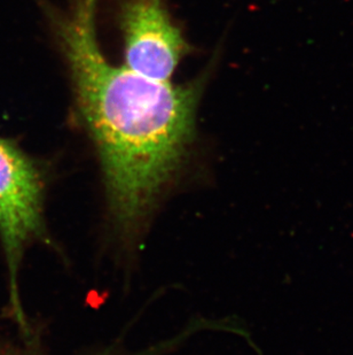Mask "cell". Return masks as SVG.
<instances>
[{
  "label": "cell",
  "mask_w": 353,
  "mask_h": 355,
  "mask_svg": "<svg viewBox=\"0 0 353 355\" xmlns=\"http://www.w3.org/2000/svg\"><path fill=\"white\" fill-rule=\"evenodd\" d=\"M44 184L37 164L19 146L0 138V241L10 276L12 315L29 332L19 292V270L33 241H46L43 214Z\"/></svg>",
  "instance_id": "7a4b0ae2"
},
{
  "label": "cell",
  "mask_w": 353,
  "mask_h": 355,
  "mask_svg": "<svg viewBox=\"0 0 353 355\" xmlns=\"http://www.w3.org/2000/svg\"><path fill=\"white\" fill-rule=\"evenodd\" d=\"M120 17L125 66L150 80L169 82L187 43L165 0H122Z\"/></svg>",
  "instance_id": "3957f363"
},
{
  "label": "cell",
  "mask_w": 353,
  "mask_h": 355,
  "mask_svg": "<svg viewBox=\"0 0 353 355\" xmlns=\"http://www.w3.org/2000/svg\"><path fill=\"white\" fill-rule=\"evenodd\" d=\"M97 3L71 0L48 10L77 110L100 157L114 223L132 241L183 164L204 80L174 87L110 64L98 43Z\"/></svg>",
  "instance_id": "6da1fadb"
},
{
  "label": "cell",
  "mask_w": 353,
  "mask_h": 355,
  "mask_svg": "<svg viewBox=\"0 0 353 355\" xmlns=\"http://www.w3.org/2000/svg\"><path fill=\"white\" fill-rule=\"evenodd\" d=\"M0 355H42L36 349H33L30 346H20L8 344V343L0 342ZM93 355H157V351L155 347L138 351V352H124L116 347H109L100 352L96 353Z\"/></svg>",
  "instance_id": "277c9868"
}]
</instances>
